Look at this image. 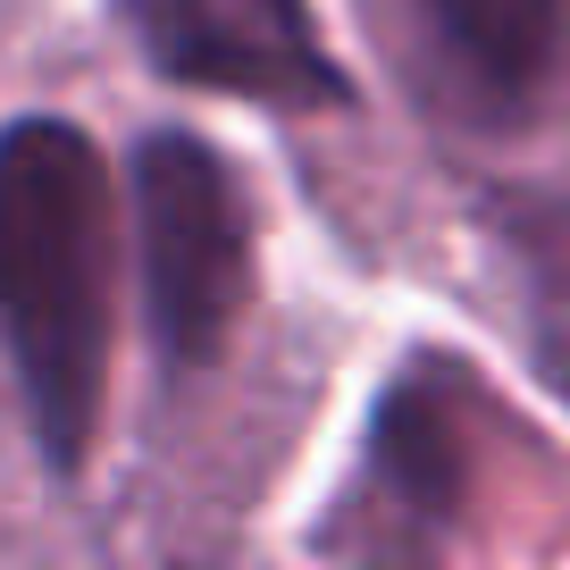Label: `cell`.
Here are the masks:
<instances>
[{
	"label": "cell",
	"mask_w": 570,
	"mask_h": 570,
	"mask_svg": "<svg viewBox=\"0 0 570 570\" xmlns=\"http://www.w3.org/2000/svg\"><path fill=\"white\" fill-rule=\"evenodd\" d=\"M118 336L109 160L68 118L0 126V353L18 370L35 453L76 479L101 445Z\"/></svg>",
	"instance_id": "6da1fadb"
},
{
	"label": "cell",
	"mask_w": 570,
	"mask_h": 570,
	"mask_svg": "<svg viewBox=\"0 0 570 570\" xmlns=\"http://www.w3.org/2000/svg\"><path fill=\"white\" fill-rule=\"evenodd\" d=\"M135 252L151 344L177 377H202L252 303V194L218 142L185 126L135 142Z\"/></svg>",
	"instance_id": "7a4b0ae2"
},
{
	"label": "cell",
	"mask_w": 570,
	"mask_h": 570,
	"mask_svg": "<svg viewBox=\"0 0 570 570\" xmlns=\"http://www.w3.org/2000/svg\"><path fill=\"white\" fill-rule=\"evenodd\" d=\"M142 68L185 92L261 109H353V76L327 51L311 0H109Z\"/></svg>",
	"instance_id": "3957f363"
},
{
	"label": "cell",
	"mask_w": 570,
	"mask_h": 570,
	"mask_svg": "<svg viewBox=\"0 0 570 570\" xmlns=\"http://www.w3.org/2000/svg\"><path fill=\"white\" fill-rule=\"evenodd\" d=\"M470 487V377L462 361H411L370 411V495L420 537H445Z\"/></svg>",
	"instance_id": "277c9868"
},
{
	"label": "cell",
	"mask_w": 570,
	"mask_h": 570,
	"mask_svg": "<svg viewBox=\"0 0 570 570\" xmlns=\"http://www.w3.org/2000/svg\"><path fill=\"white\" fill-rule=\"evenodd\" d=\"M420 9L453 51V68L470 76V92L495 118H529V101L562 59L570 0H420Z\"/></svg>",
	"instance_id": "5b68a950"
},
{
	"label": "cell",
	"mask_w": 570,
	"mask_h": 570,
	"mask_svg": "<svg viewBox=\"0 0 570 570\" xmlns=\"http://www.w3.org/2000/svg\"><path fill=\"white\" fill-rule=\"evenodd\" d=\"M495 227H503V244H512L520 294H529L537 361H546V377L570 394V202L495 194Z\"/></svg>",
	"instance_id": "8992f818"
}]
</instances>
